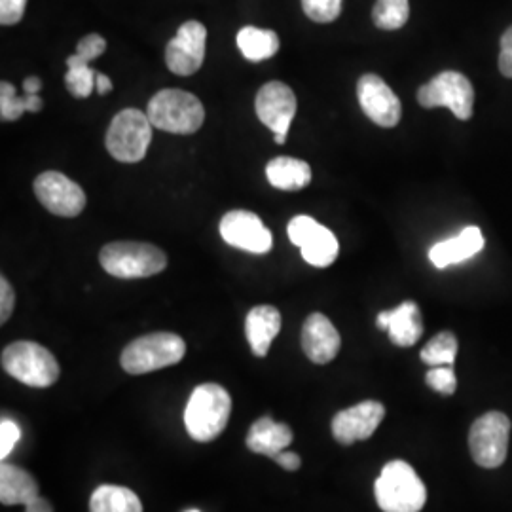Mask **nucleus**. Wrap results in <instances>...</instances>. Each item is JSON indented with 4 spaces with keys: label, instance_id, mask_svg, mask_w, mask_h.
<instances>
[{
    "label": "nucleus",
    "instance_id": "nucleus-25",
    "mask_svg": "<svg viewBox=\"0 0 512 512\" xmlns=\"http://www.w3.org/2000/svg\"><path fill=\"white\" fill-rule=\"evenodd\" d=\"M238 48L245 59L249 61H266L274 57L279 50V37L270 29H258V27H243L238 33Z\"/></svg>",
    "mask_w": 512,
    "mask_h": 512
},
{
    "label": "nucleus",
    "instance_id": "nucleus-36",
    "mask_svg": "<svg viewBox=\"0 0 512 512\" xmlns=\"http://www.w3.org/2000/svg\"><path fill=\"white\" fill-rule=\"evenodd\" d=\"M499 71L503 76L512 78V27L501 37V54H499Z\"/></svg>",
    "mask_w": 512,
    "mask_h": 512
},
{
    "label": "nucleus",
    "instance_id": "nucleus-26",
    "mask_svg": "<svg viewBox=\"0 0 512 512\" xmlns=\"http://www.w3.org/2000/svg\"><path fill=\"white\" fill-rule=\"evenodd\" d=\"M42 110V99L38 95H23L19 97L14 84H0V118L2 122H16L23 112H38Z\"/></svg>",
    "mask_w": 512,
    "mask_h": 512
},
{
    "label": "nucleus",
    "instance_id": "nucleus-39",
    "mask_svg": "<svg viewBox=\"0 0 512 512\" xmlns=\"http://www.w3.org/2000/svg\"><path fill=\"white\" fill-rule=\"evenodd\" d=\"M95 92L99 93V95H107V93L112 92V80H110L107 74L97 73Z\"/></svg>",
    "mask_w": 512,
    "mask_h": 512
},
{
    "label": "nucleus",
    "instance_id": "nucleus-29",
    "mask_svg": "<svg viewBox=\"0 0 512 512\" xmlns=\"http://www.w3.org/2000/svg\"><path fill=\"white\" fill-rule=\"evenodd\" d=\"M410 16L408 0H376L372 8V19L378 29L397 31L406 25Z\"/></svg>",
    "mask_w": 512,
    "mask_h": 512
},
{
    "label": "nucleus",
    "instance_id": "nucleus-20",
    "mask_svg": "<svg viewBox=\"0 0 512 512\" xmlns=\"http://www.w3.org/2000/svg\"><path fill=\"white\" fill-rule=\"evenodd\" d=\"M281 313L274 306H256L247 313L245 334L256 357H266L281 330Z\"/></svg>",
    "mask_w": 512,
    "mask_h": 512
},
{
    "label": "nucleus",
    "instance_id": "nucleus-12",
    "mask_svg": "<svg viewBox=\"0 0 512 512\" xmlns=\"http://www.w3.org/2000/svg\"><path fill=\"white\" fill-rule=\"evenodd\" d=\"M207 48V29L205 25L190 19L179 27L177 35L165 48V65L173 74L192 76L202 69Z\"/></svg>",
    "mask_w": 512,
    "mask_h": 512
},
{
    "label": "nucleus",
    "instance_id": "nucleus-3",
    "mask_svg": "<svg viewBox=\"0 0 512 512\" xmlns=\"http://www.w3.org/2000/svg\"><path fill=\"white\" fill-rule=\"evenodd\" d=\"M99 262L112 277L141 279L162 274L167 266V256L160 247L150 243L116 241L101 249Z\"/></svg>",
    "mask_w": 512,
    "mask_h": 512
},
{
    "label": "nucleus",
    "instance_id": "nucleus-41",
    "mask_svg": "<svg viewBox=\"0 0 512 512\" xmlns=\"http://www.w3.org/2000/svg\"><path fill=\"white\" fill-rule=\"evenodd\" d=\"M186 512H200V511H196V509H192V511H186Z\"/></svg>",
    "mask_w": 512,
    "mask_h": 512
},
{
    "label": "nucleus",
    "instance_id": "nucleus-21",
    "mask_svg": "<svg viewBox=\"0 0 512 512\" xmlns=\"http://www.w3.org/2000/svg\"><path fill=\"white\" fill-rule=\"evenodd\" d=\"M293 437V429L289 425L277 423L266 416L251 425L247 435V448L255 454L274 459L293 444Z\"/></svg>",
    "mask_w": 512,
    "mask_h": 512
},
{
    "label": "nucleus",
    "instance_id": "nucleus-9",
    "mask_svg": "<svg viewBox=\"0 0 512 512\" xmlns=\"http://www.w3.org/2000/svg\"><path fill=\"white\" fill-rule=\"evenodd\" d=\"M511 420L503 412H488L473 423L469 431V448L476 465L497 469L509 452Z\"/></svg>",
    "mask_w": 512,
    "mask_h": 512
},
{
    "label": "nucleus",
    "instance_id": "nucleus-34",
    "mask_svg": "<svg viewBox=\"0 0 512 512\" xmlns=\"http://www.w3.org/2000/svg\"><path fill=\"white\" fill-rule=\"evenodd\" d=\"M27 0H0V23L4 27L16 25L25 14Z\"/></svg>",
    "mask_w": 512,
    "mask_h": 512
},
{
    "label": "nucleus",
    "instance_id": "nucleus-19",
    "mask_svg": "<svg viewBox=\"0 0 512 512\" xmlns=\"http://www.w3.org/2000/svg\"><path fill=\"white\" fill-rule=\"evenodd\" d=\"M482 249H484V236H482L480 228L469 226V228L461 230L456 238L444 239L437 245H433L429 251V260L439 270H444L448 266H454L463 260L473 258Z\"/></svg>",
    "mask_w": 512,
    "mask_h": 512
},
{
    "label": "nucleus",
    "instance_id": "nucleus-40",
    "mask_svg": "<svg viewBox=\"0 0 512 512\" xmlns=\"http://www.w3.org/2000/svg\"><path fill=\"white\" fill-rule=\"evenodd\" d=\"M40 90H42V82H40L38 76L25 78V82H23V92L27 93V95H38Z\"/></svg>",
    "mask_w": 512,
    "mask_h": 512
},
{
    "label": "nucleus",
    "instance_id": "nucleus-18",
    "mask_svg": "<svg viewBox=\"0 0 512 512\" xmlns=\"http://www.w3.org/2000/svg\"><path fill=\"white\" fill-rule=\"evenodd\" d=\"M376 325L378 329L387 330L391 342L399 348H412L423 334L421 311L412 300H406L395 310L382 311Z\"/></svg>",
    "mask_w": 512,
    "mask_h": 512
},
{
    "label": "nucleus",
    "instance_id": "nucleus-31",
    "mask_svg": "<svg viewBox=\"0 0 512 512\" xmlns=\"http://www.w3.org/2000/svg\"><path fill=\"white\" fill-rule=\"evenodd\" d=\"M425 382L431 389L439 391L440 395H446V397L454 395L456 387H458V378H456V372L452 366H433L427 372Z\"/></svg>",
    "mask_w": 512,
    "mask_h": 512
},
{
    "label": "nucleus",
    "instance_id": "nucleus-27",
    "mask_svg": "<svg viewBox=\"0 0 512 512\" xmlns=\"http://www.w3.org/2000/svg\"><path fill=\"white\" fill-rule=\"evenodd\" d=\"M458 349L456 334L450 330H442L421 349V361L429 366H454Z\"/></svg>",
    "mask_w": 512,
    "mask_h": 512
},
{
    "label": "nucleus",
    "instance_id": "nucleus-14",
    "mask_svg": "<svg viewBox=\"0 0 512 512\" xmlns=\"http://www.w3.org/2000/svg\"><path fill=\"white\" fill-rule=\"evenodd\" d=\"M219 232L228 245L253 255H266L274 245L272 232L260 217L243 209L226 213L220 220Z\"/></svg>",
    "mask_w": 512,
    "mask_h": 512
},
{
    "label": "nucleus",
    "instance_id": "nucleus-38",
    "mask_svg": "<svg viewBox=\"0 0 512 512\" xmlns=\"http://www.w3.org/2000/svg\"><path fill=\"white\" fill-rule=\"evenodd\" d=\"M25 512H54V509H52V505L46 499H42L38 495L31 503L25 505Z\"/></svg>",
    "mask_w": 512,
    "mask_h": 512
},
{
    "label": "nucleus",
    "instance_id": "nucleus-11",
    "mask_svg": "<svg viewBox=\"0 0 512 512\" xmlns=\"http://www.w3.org/2000/svg\"><path fill=\"white\" fill-rule=\"evenodd\" d=\"M287 234L291 243L300 247L302 258L315 268H327L338 258L340 245L336 236L308 215L294 217L287 226Z\"/></svg>",
    "mask_w": 512,
    "mask_h": 512
},
{
    "label": "nucleus",
    "instance_id": "nucleus-5",
    "mask_svg": "<svg viewBox=\"0 0 512 512\" xmlns=\"http://www.w3.org/2000/svg\"><path fill=\"white\" fill-rule=\"evenodd\" d=\"M186 344L179 334L152 332L129 342L122 351L120 365L133 376L148 374L183 361Z\"/></svg>",
    "mask_w": 512,
    "mask_h": 512
},
{
    "label": "nucleus",
    "instance_id": "nucleus-22",
    "mask_svg": "<svg viewBox=\"0 0 512 512\" xmlns=\"http://www.w3.org/2000/svg\"><path fill=\"white\" fill-rule=\"evenodd\" d=\"M38 497V482L21 467L0 465V501L2 505H27Z\"/></svg>",
    "mask_w": 512,
    "mask_h": 512
},
{
    "label": "nucleus",
    "instance_id": "nucleus-6",
    "mask_svg": "<svg viewBox=\"0 0 512 512\" xmlns=\"http://www.w3.org/2000/svg\"><path fill=\"white\" fill-rule=\"evenodd\" d=\"M152 122L147 112L139 109L120 110L110 122L105 147L110 156L122 164L145 160L152 141Z\"/></svg>",
    "mask_w": 512,
    "mask_h": 512
},
{
    "label": "nucleus",
    "instance_id": "nucleus-16",
    "mask_svg": "<svg viewBox=\"0 0 512 512\" xmlns=\"http://www.w3.org/2000/svg\"><path fill=\"white\" fill-rule=\"evenodd\" d=\"M385 406L378 401L355 404L332 418V435L340 444L349 446L370 439L384 421Z\"/></svg>",
    "mask_w": 512,
    "mask_h": 512
},
{
    "label": "nucleus",
    "instance_id": "nucleus-4",
    "mask_svg": "<svg viewBox=\"0 0 512 512\" xmlns=\"http://www.w3.org/2000/svg\"><path fill=\"white\" fill-rule=\"evenodd\" d=\"M147 116L156 129L177 135H192L202 128L205 109L194 93L162 90L148 101Z\"/></svg>",
    "mask_w": 512,
    "mask_h": 512
},
{
    "label": "nucleus",
    "instance_id": "nucleus-1",
    "mask_svg": "<svg viewBox=\"0 0 512 512\" xmlns=\"http://www.w3.org/2000/svg\"><path fill=\"white\" fill-rule=\"evenodd\" d=\"M232 412L230 393L217 384L198 385L184 410L188 435L198 442H211L226 429Z\"/></svg>",
    "mask_w": 512,
    "mask_h": 512
},
{
    "label": "nucleus",
    "instance_id": "nucleus-35",
    "mask_svg": "<svg viewBox=\"0 0 512 512\" xmlns=\"http://www.w3.org/2000/svg\"><path fill=\"white\" fill-rule=\"evenodd\" d=\"M16 306V293L6 277H0V323L4 325Z\"/></svg>",
    "mask_w": 512,
    "mask_h": 512
},
{
    "label": "nucleus",
    "instance_id": "nucleus-24",
    "mask_svg": "<svg viewBox=\"0 0 512 512\" xmlns=\"http://www.w3.org/2000/svg\"><path fill=\"white\" fill-rule=\"evenodd\" d=\"M90 512H143V505L133 490L105 484L93 492Z\"/></svg>",
    "mask_w": 512,
    "mask_h": 512
},
{
    "label": "nucleus",
    "instance_id": "nucleus-10",
    "mask_svg": "<svg viewBox=\"0 0 512 512\" xmlns=\"http://www.w3.org/2000/svg\"><path fill=\"white\" fill-rule=\"evenodd\" d=\"M256 116L274 133L275 145H285L287 133L291 129L298 101L293 90L283 82H268L256 93Z\"/></svg>",
    "mask_w": 512,
    "mask_h": 512
},
{
    "label": "nucleus",
    "instance_id": "nucleus-23",
    "mask_svg": "<svg viewBox=\"0 0 512 512\" xmlns=\"http://www.w3.org/2000/svg\"><path fill=\"white\" fill-rule=\"evenodd\" d=\"M266 179L279 190H302L311 183V167L298 158L277 156L266 165Z\"/></svg>",
    "mask_w": 512,
    "mask_h": 512
},
{
    "label": "nucleus",
    "instance_id": "nucleus-33",
    "mask_svg": "<svg viewBox=\"0 0 512 512\" xmlns=\"http://www.w3.org/2000/svg\"><path fill=\"white\" fill-rule=\"evenodd\" d=\"M21 439V429L12 420L0 421V458L6 459Z\"/></svg>",
    "mask_w": 512,
    "mask_h": 512
},
{
    "label": "nucleus",
    "instance_id": "nucleus-8",
    "mask_svg": "<svg viewBox=\"0 0 512 512\" xmlns=\"http://www.w3.org/2000/svg\"><path fill=\"white\" fill-rule=\"evenodd\" d=\"M418 101L423 109L446 107L459 120H471L475 109V88L465 74L444 71L418 90Z\"/></svg>",
    "mask_w": 512,
    "mask_h": 512
},
{
    "label": "nucleus",
    "instance_id": "nucleus-28",
    "mask_svg": "<svg viewBox=\"0 0 512 512\" xmlns=\"http://www.w3.org/2000/svg\"><path fill=\"white\" fill-rule=\"evenodd\" d=\"M95 78L97 73L90 67V63L82 61L78 55L67 57V74H65V86L76 99H86L95 90Z\"/></svg>",
    "mask_w": 512,
    "mask_h": 512
},
{
    "label": "nucleus",
    "instance_id": "nucleus-15",
    "mask_svg": "<svg viewBox=\"0 0 512 512\" xmlns=\"http://www.w3.org/2000/svg\"><path fill=\"white\" fill-rule=\"evenodd\" d=\"M357 99L363 112L376 126L395 128L401 122V101L378 74H365L359 78Z\"/></svg>",
    "mask_w": 512,
    "mask_h": 512
},
{
    "label": "nucleus",
    "instance_id": "nucleus-7",
    "mask_svg": "<svg viewBox=\"0 0 512 512\" xmlns=\"http://www.w3.org/2000/svg\"><path fill=\"white\" fill-rule=\"evenodd\" d=\"M2 368L8 376L29 387H50L59 378V365L50 349L37 342H14L2 351Z\"/></svg>",
    "mask_w": 512,
    "mask_h": 512
},
{
    "label": "nucleus",
    "instance_id": "nucleus-2",
    "mask_svg": "<svg viewBox=\"0 0 512 512\" xmlns=\"http://www.w3.org/2000/svg\"><path fill=\"white\" fill-rule=\"evenodd\" d=\"M374 495L384 512H420L427 501V488L410 463L395 459L374 482Z\"/></svg>",
    "mask_w": 512,
    "mask_h": 512
},
{
    "label": "nucleus",
    "instance_id": "nucleus-32",
    "mask_svg": "<svg viewBox=\"0 0 512 512\" xmlns=\"http://www.w3.org/2000/svg\"><path fill=\"white\" fill-rule=\"evenodd\" d=\"M107 50V42L101 35H88V37L82 38L76 46V55L86 61V63H92L93 59H97L99 55H103V52Z\"/></svg>",
    "mask_w": 512,
    "mask_h": 512
},
{
    "label": "nucleus",
    "instance_id": "nucleus-30",
    "mask_svg": "<svg viewBox=\"0 0 512 512\" xmlns=\"http://www.w3.org/2000/svg\"><path fill=\"white\" fill-rule=\"evenodd\" d=\"M344 0H302L304 14L315 23H332L340 18Z\"/></svg>",
    "mask_w": 512,
    "mask_h": 512
},
{
    "label": "nucleus",
    "instance_id": "nucleus-17",
    "mask_svg": "<svg viewBox=\"0 0 512 512\" xmlns=\"http://www.w3.org/2000/svg\"><path fill=\"white\" fill-rule=\"evenodd\" d=\"M342 348V338L327 315L311 313L302 327V349L315 365H329Z\"/></svg>",
    "mask_w": 512,
    "mask_h": 512
},
{
    "label": "nucleus",
    "instance_id": "nucleus-37",
    "mask_svg": "<svg viewBox=\"0 0 512 512\" xmlns=\"http://www.w3.org/2000/svg\"><path fill=\"white\" fill-rule=\"evenodd\" d=\"M274 459L275 463L281 465L285 471H298V469H300V463H302L296 454H293V452H285V450H283L281 454H277Z\"/></svg>",
    "mask_w": 512,
    "mask_h": 512
},
{
    "label": "nucleus",
    "instance_id": "nucleus-13",
    "mask_svg": "<svg viewBox=\"0 0 512 512\" xmlns=\"http://www.w3.org/2000/svg\"><path fill=\"white\" fill-rule=\"evenodd\" d=\"M35 194L50 213L73 219L86 207V194L80 184L74 183L59 171H44L35 179Z\"/></svg>",
    "mask_w": 512,
    "mask_h": 512
}]
</instances>
